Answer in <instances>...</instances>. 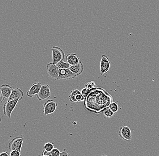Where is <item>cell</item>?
<instances>
[{"instance_id":"4fadbf2b","label":"cell","mask_w":159,"mask_h":156,"mask_svg":"<svg viewBox=\"0 0 159 156\" xmlns=\"http://www.w3.org/2000/svg\"><path fill=\"white\" fill-rule=\"evenodd\" d=\"M24 96V94L23 91L19 88H16L13 90L11 95L7 100V101L13 100L17 99H19V100L20 101L23 99Z\"/></svg>"},{"instance_id":"30bf717a","label":"cell","mask_w":159,"mask_h":156,"mask_svg":"<svg viewBox=\"0 0 159 156\" xmlns=\"http://www.w3.org/2000/svg\"><path fill=\"white\" fill-rule=\"evenodd\" d=\"M13 90V89L12 87L7 84H3L0 87L1 103H2L5 99H8L11 95Z\"/></svg>"},{"instance_id":"f1b7e54d","label":"cell","mask_w":159,"mask_h":156,"mask_svg":"<svg viewBox=\"0 0 159 156\" xmlns=\"http://www.w3.org/2000/svg\"><path fill=\"white\" fill-rule=\"evenodd\" d=\"M101 156H108L106 155L103 154Z\"/></svg>"},{"instance_id":"6da1fadb","label":"cell","mask_w":159,"mask_h":156,"mask_svg":"<svg viewBox=\"0 0 159 156\" xmlns=\"http://www.w3.org/2000/svg\"><path fill=\"white\" fill-rule=\"evenodd\" d=\"M107 94L103 89L95 87L85 98L84 104L85 108L95 113L104 111L111 103L109 100V96L106 95Z\"/></svg>"},{"instance_id":"5b68a950","label":"cell","mask_w":159,"mask_h":156,"mask_svg":"<svg viewBox=\"0 0 159 156\" xmlns=\"http://www.w3.org/2000/svg\"><path fill=\"white\" fill-rule=\"evenodd\" d=\"M24 138L22 137H16L12 139L9 144V149L11 151L16 150L20 152L23 145Z\"/></svg>"},{"instance_id":"277c9868","label":"cell","mask_w":159,"mask_h":156,"mask_svg":"<svg viewBox=\"0 0 159 156\" xmlns=\"http://www.w3.org/2000/svg\"><path fill=\"white\" fill-rule=\"evenodd\" d=\"M58 103L54 100H48L43 106V110L45 115L54 113L56 110Z\"/></svg>"},{"instance_id":"ba28073f","label":"cell","mask_w":159,"mask_h":156,"mask_svg":"<svg viewBox=\"0 0 159 156\" xmlns=\"http://www.w3.org/2000/svg\"><path fill=\"white\" fill-rule=\"evenodd\" d=\"M110 68V61L106 55H103L100 63L101 74L104 75L107 74Z\"/></svg>"},{"instance_id":"9c48e42d","label":"cell","mask_w":159,"mask_h":156,"mask_svg":"<svg viewBox=\"0 0 159 156\" xmlns=\"http://www.w3.org/2000/svg\"><path fill=\"white\" fill-rule=\"evenodd\" d=\"M118 134L121 139L127 142H130L132 139L131 130L128 126L121 127L118 131Z\"/></svg>"},{"instance_id":"83f0119b","label":"cell","mask_w":159,"mask_h":156,"mask_svg":"<svg viewBox=\"0 0 159 156\" xmlns=\"http://www.w3.org/2000/svg\"><path fill=\"white\" fill-rule=\"evenodd\" d=\"M0 156H9V154L7 152L5 151V152H2L0 154Z\"/></svg>"},{"instance_id":"ac0fdd59","label":"cell","mask_w":159,"mask_h":156,"mask_svg":"<svg viewBox=\"0 0 159 156\" xmlns=\"http://www.w3.org/2000/svg\"><path fill=\"white\" fill-rule=\"evenodd\" d=\"M103 112H104V115H105V117L108 118L112 117V116H113L114 113L109 108V107H108V108H105Z\"/></svg>"},{"instance_id":"9a60e30c","label":"cell","mask_w":159,"mask_h":156,"mask_svg":"<svg viewBox=\"0 0 159 156\" xmlns=\"http://www.w3.org/2000/svg\"><path fill=\"white\" fill-rule=\"evenodd\" d=\"M70 70L76 75V76L81 74L84 71V66L82 62H80L78 65H71Z\"/></svg>"},{"instance_id":"7a4b0ae2","label":"cell","mask_w":159,"mask_h":156,"mask_svg":"<svg viewBox=\"0 0 159 156\" xmlns=\"http://www.w3.org/2000/svg\"><path fill=\"white\" fill-rule=\"evenodd\" d=\"M19 101H20L19 99H17L13 100L7 101L6 102L3 107L4 114L5 116L8 117L9 118H10L11 117L12 112L15 108L18 103Z\"/></svg>"},{"instance_id":"f546056e","label":"cell","mask_w":159,"mask_h":156,"mask_svg":"<svg viewBox=\"0 0 159 156\" xmlns=\"http://www.w3.org/2000/svg\"><path fill=\"white\" fill-rule=\"evenodd\" d=\"M48 156V155H43V156Z\"/></svg>"},{"instance_id":"2e32d148","label":"cell","mask_w":159,"mask_h":156,"mask_svg":"<svg viewBox=\"0 0 159 156\" xmlns=\"http://www.w3.org/2000/svg\"><path fill=\"white\" fill-rule=\"evenodd\" d=\"M81 94V91L78 89H75L71 92L70 95L69 96L70 101L72 103H77L76 99V97L77 95Z\"/></svg>"},{"instance_id":"8fae6325","label":"cell","mask_w":159,"mask_h":156,"mask_svg":"<svg viewBox=\"0 0 159 156\" xmlns=\"http://www.w3.org/2000/svg\"><path fill=\"white\" fill-rule=\"evenodd\" d=\"M76 77H77L76 75L71 72L69 69H60L58 79L67 80V79H73Z\"/></svg>"},{"instance_id":"4316f807","label":"cell","mask_w":159,"mask_h":156,"mask_svg":"<svg viewBox=\"0 0 159 156\" xmlns=\"http://www.w3.org/2000/svg\"><path fill=\"white\" fill-rule=\"evenodd\" d=\"M43 155L53 156H52L51 152H49V151H46L45 150H43V152H42V156Z\"/></svg>"},{"instance_id":"8992f818","label":"cell","mask_w":159,"mask_h":156,"mask_svg":"<svg viewBox=\"0 0 159 156\" xmlns=\"http://www.w3.org/2000/svg\"><path fill=\"white\" fill-rule=\"evenodd\" d=\"M37 99L40 101L49 99L51 96L50 87L49 84L42 85L40 92L36 95Z\"/></svg>"},{"instance_id":"ffe728a7","label":"cell","mask_w":159,"mask_h":156,"mask_svg":"<svg viewBox=\"0 0 159 156\" xmlns=\"http://www.w3.org/2000/svg\"><path fill=\"white\" fill-rule=\"evenodd\" d=\"M109 107L114 113L117 112L118 111V106L116 103L112 102V103L110 104Z\"/></svg>"},{"instance_id":"d4e9b609","label":"cell","mask_w":159,"mask_h":156,"mask_svg":"<svg viewBox=\"0 0 159 156\" xmlns=\"http://www.w3.org/2000/svg\"><path fill=\"white\" fill-rule=\"evenodd\" d=\"M10 155V156H20L21 154H20V152H19V151L14 150L11 151Z\"/></svg>"},{"instance_id":"603a6c76","label":"cell","mask_w":159,"mask_h":156,"mask_svg":"<svg viewBox=\"0 0 159 156\" xmlns=\"http://www.w3.org/2000/svg\"><path fill=\"white\" fill-rule=\"evenodd\" d=\"M51 153L53 156H59L61 153L59 150L56 148H54Z\"/></svg>"},{"instance_id":"d6986e66","label":"cell","mask_w":159,"mask_h":156,"mask_svg":"<svg viewBox=\"0 0 159 156\" xmlns=\"http://www.w3.org/2000/svg\"><path fill=\"white\" fill-rule=\"evenodd\" d=\"M54 148L53 143H50V142L45 143L44 146V150L49 152H51Z\"/></svg>"},{"instance_id":"52a82bcc","label":"cell","mask_w":159,"mask_h":156,"mask_svg":"<svg viewBox=\"0 0 159 156\" xmlns=\"http://www.w3.org/2000/svg\"><path fill=\"white\" fill-rule=\"evenodd\" d=\"M47 72L51 78L55 79H58L60 69L53 62L49 63L46 65Z\"/></svg>"},{"instance_id":"e0dca14e","label":"cell","mask_w":159,"mask_h":156,"mask_svg":"<svg viewBox=\"0 0 159 156\" xmlns=\"http://www.w3.org/2000/svg\"><path fill=\"white\" fill-rule=\"evenodd\" d=\"M59 69H69L71 65L67 62H65L63 61L59 62L56 65Z\"/></svg>"},{"instance_id":"484cf974","label":"cell","mask_w":159,"mask_h":156,"mask_svg":"<svg viewBox=\"0 0 159 156\" xmlns=\"http://www.w3.org/2000/svg\"><path fill=\"white\" fill-rule=\"evenodd\" d=\"M68 151L66 149H64L63 151L61 153L60 155L59 156H69Z\"/></svg>"},{"instance_id":"7402d4cb","label":"cell","mask_w":159,"mask_h":156,"mask_svg":"<svg viewBox=\"0 0 159 156\" xmlns=\"http://www.w3.org/2000/svg\"><path fill=\"white\" fill-rule=\"evenodd\" d=\"M92 90H90V89H87V88H83V89H82V90H81V94L85 97V98L91 93V91Z\"/></svg>"},{"instance_id":"44dd1931","label":"cell","mask_w":159,"mask_h":156,"mask_svg":"<svg viewBox=\"0 0 159 156\" xmlns=\"http://www.w3.org/2000/svg\"><path fill=\"white\" fill-rule=\"evenodd\" d=\"M96 84L94 81H91V82H88L85 83V88H87V89L92 90V89L95 88Z\"/></svg>"},{"instance_id":"5bb4252c","label":"cell","mask_w":159,"mask_h":156,"mask_svg":"<svg viewBox=\"0 0 159 156\" xmlns=\"http://www.w3.org/2000/svg\"><path fill=\"white\" fill-rule=\"evenodd\" d=\"M66 61L71 65H75L80 63V59L76 54H69L66 56Z\"/></svg>"},{"instance_id":"3957f363","label":"cell","mask_w":159,"mask_h":156,"mask_svg":"<svg viewBox=\"0 0 159 156\" xmlns=\"http://www.w3.org/2000/svg\"><path fill=\"white\" fill-rule=\"evenodd\" d=\"M51 51L53 53V63L54 64L57 65L59 62L64 59V52L59 47L54 46L51 48Z\"/></svg>"},{"instance_id":"7c38bea8","label":"cell","mask_w":159,"mask_h":156,"mask_svg":"<svg viewBox=\"0 0 159 156\" xmlns=\"http://www.w3.org/2000/svg\"><path fill=\"white\" fill-rule=\"evenodd\" d=\"M42 86V84L40 82H35L32 84L31 88L27 91L26 95L29 98H32L35 95H38Z\"/></svg>"},{"instance_id":"cb8c5ba5","label":"cell","mask_w":159,"mask_h":156,"mask_svg":"<svg viewBox=\"0 0 159 156\" xmlns=\"http://www.w3.org/2000/svg\"><path fill=\"white\" fill-rule=\"evenodd\" d=\"M76 99L77 102H83L85 101V98L82 94H80L76 96Z\"/></svg>"}]
</instances>
